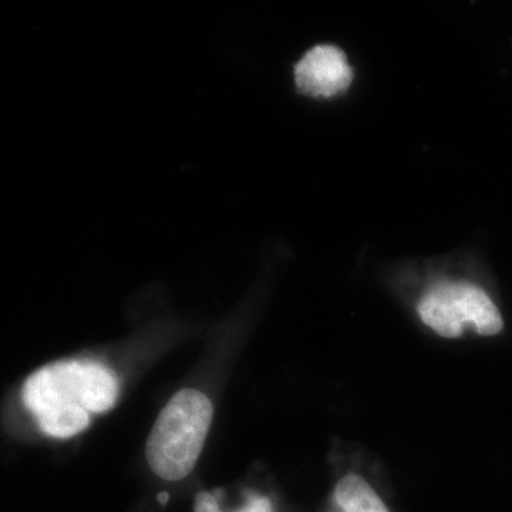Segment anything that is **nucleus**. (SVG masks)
Returning a JSON list of instances; mask_svg holds the SVG:
<instances>
[{
  "label": "nucleus",
  "instance_id": "20e7f679",
  "mask_svg": "<svg viewBox=\"0 0 512 512\" xmlns=\"http://www.w3.org/2000/svg\"><path fill=\"white\" fill-rule=\"evenodd\" d=\"M352 76L345 53L329 45L313 47L295 67L296 86L311 97H333L345 92Z\"/></svg>",
  "mask_w": 512,
  "mask_h": 512
},
{
  "label": "nucleus",
  "instance_id": "39448f33",
  "mask_svg": "<svg viewBox=\"0 0 512 512\" xmlns=\"http://www.w3.org/2000/svg\"><path fill=\"white\" fill-rule=\"evenodd\" d=\"M335 500L345 512H389L375 490L356 474H349L339 481Z\"/></svg>",
  "mask_w": 512,
  "mask_h": 512
},
{
  "label": "nucleus",
  "instance_id": "f03ea898",
  "mask_svg": "<svg viewBox=\"0 0 512 512\" xmlns=\"http://www.w3.org/2000/svg\"><path fill=\"white\" fill-rule=\"evenodd\" d=\"M212 404L204 393L180 390L160 413L147 440L146 457L151 470L168 481L191 473L210 430Z\"/></svg>",
  "mask_w": 512,
  "mask_h": 512
},
{
  "label": "nucleus",
  "instance_id": "7ed1b4c3",
  "mask_svg": "<svg viewBox=\"0 0 512 512\" xmlns=\"http://www.w3.org/2000/svg\"><path fill=\"white\" fill-rule=\"evenodd\" d=\"M420 318L443 338H458L466 326L484 336L497 335L504 322L490 296L471 284L434 285L419 305Z\"/></svg>",
  "mask_w": 512,
  "mask_h": 512
},
{
  "label": "nucleus",
  "instance_id": "0eeeda50",
  "mask_svg": "<svg viewBox=\"0 0 512 512\" xmlns=\"http://www.w3.org/2000/svg\"><path fill=\"white\" fill-rule=\"evenodd\" d=\"M241 512H272V504L268 498L261 495H249L248 503Z\"/></svg>",
  "mask_w": 512,
  "mask_h": 512
},
{
  "label": "nucleus",
  "instance_id": "f257e3e1",
  "mask_svg": "<svg viewBox=\"0 0 512 512\" xmlns=\"http://www.w3.org/2000/svg\"><path fill=\"white\" fill-rule=\"evenodd\" d=\"M117 394L119 383L110 369L92 360H72L33 373L22 399L43 433L69 439L89 427L92 414L110 410Z\"/></svg>",
  "mask_w": 512,
  "mask_h": 512
},
{
  "label": "nucleus",
  "instance_id": "6e6552de",
  "mask_svg": "<svg viewBox=\"0 0 512 512\" xmlns=\"http://www.w3.org/2000/svg\"><path fill=\"white\" fill-rule=\"evenodd\" d=\"M158 501H160V504H167L168 503V498H170V494L168 493H160L158 494Z\"/></svg>",
  "mask_w": 512,
  "mask_h": 512
},
{
  "label": "nucleus",
  "instance_id": "1a4fd4ad",
  "mask_svg": "<svg viewBox=\"0 0 512 512\" xmlns=\"http://www.w3.org/2000/svg\"><path fill=\"white\" fill-rule=\"evenodd\" d=\"M342 512H345V511H342Z\"/></svg>",
  "mask_w": 512,
  "mask_h": 512
},
{
  "label": "nucleus",
  "instance_id": "423d86ee",
  "mask_svg": "<svg viewBox=\"0 0 512 512\" xmlns=\"http://www.w3.org/2000/svg\"><path fill=\"white\" fill-rule=\"evenodd\" d=\"M195 512H222L214 494L201 491L195 498Z\"/></svg>",
  "mask_w": 512,
  "mask_h": 512
}]
</instances>
